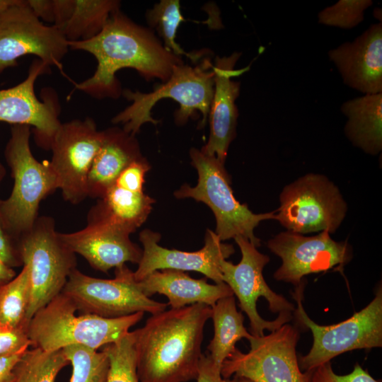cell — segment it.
I'll use <instances>...</instances> for the list:
<instances>
[{"label": "cell", "instance_id": "obj_1", "mask_svg": "<svg viewBox=\"0 0 382 382\" xmlns=\"http://www.w3.org/2000/svg\"><path fill=\"white\" fill-rule=\"evenodd\" d=\"M68 44L69 49L89 52L96 59L93 76L75 83V89L98 99L120 96L122 90L115 74L122 69H134L148 81L158 79L165 82L173 68L183 63L181 57L167 50L149 29L136 24L120 11L110 16L95 37Z\"/></svg>", "mask_w": 382, "mask_h": 382}, {"label": "cell", "instance_id": "obj_2", "mask_svg": "<svg viewBox=\"0 0 382 382\" xmlns=\"http://www.w3.org/2000/svg\"><path fill=\"white\" fill-rule=\"evenodd\" d=\"M212 307L195 303L153 314L132 331L139 382L196 379L204 328Z\"/></svg>", "mask_w": 382, "mask_h": 382}, {"label": "cell", "instance_id": "obj_3", "mask_svg": "<svg viewBox=\"0 0 382 382\" xmlns=\"http://www.w3.org/2000/svg\"><path fill=\"white\" fill-rule=\"evenodd\" d=\"M73 301L59 294L30 319L27 332L31 347L47 352L81 345L98 350L115 342L141 320L144 312L117 318L76 315Z\"/></svg>", "mask_w": 382, "mask_h": 382}, {"label": "cell", "instance_id": "obj_4", "mask_svg": "<svg viewBox=\"0 0 382 382\" xmlns=\"http://www.w3.org/2000/svg\"><path fill=\"white\" fill-rule=\"evenodd\" d=\"M30 137L29 126L12 125L4 151L13 186L10 196L0 202V220L17 241L34 225L41 201L59 189L50 161L40 162L33 155Z\"/></svg>", "mask_w": 382, "mask_h": 382}, {"label": "cell", "instance_id": "obj_5", "mask_svg": "<svg viewBox=\"0 0 382 382\" xmlns=\"http://www.w3.org/2000/svg\"><path fill=\"white\" fill-rule=\"evenodd\" d=\"M213 64L209 59H204L195 66L183 63L173 68L170 78L156 86L150 93L133 92L129 89L122 94L132 104L112 119L115 124L122 123L123 129L134 136L141 126L146 122L154 125L158 120L151 116V109L163 98H172L180 104L175 112V120L178 125L185 124L199 111L202 115L201 125L206 123L214 94Z\"/></svg>", "mask_w": 382, "mask_h": 382}, {"label": "cell", "instance_id": "obj_6", "mask_svg": "<svg viewBox=\"0 0 382 382\" xmlns=\"http://www.w3.org/2000/svg\"><path fill=\"white\" fill-rule=\"evenodd\" d=\"M234 240L241 250V260L237 265L221 261L222 280L237 296L241 311L248 316L252 335L262 337L265 330L272 332L289 322L295 307L274 292L264 279L262 270L270 257L242 236Z\"/></svg>", "mask_w": 382, "mask_h": 382}, {"label": "cell", "instance_id": "obj_7", "mask_svg": "<svg viewBox=\"0 0 382 382\" xmlns=\"http://www.w3.org/2000/svg\"><path fill=\"white\" fill-rule=\"evenodd\" d=\"M190 154L198 173V182L195 187L183 185L175 192V197H191L208 205L215 216V233L220 241L242 236L258 248L260 240L255 236L254 230L261 221L275 219V211L262 214L251 212L235 198L224 163L196 149H192Z\"/></svg>", "mask_w": 382, "mask_h": 382}, {"label": "cell", "instance_id": "obj_8", "mask_svg": "<svg viewBox=\"0 0 382 382\" xmlns=\"http://www.w3.org/2000/svg\"><path fill=\"white\" fill-rule=\"evenodd\" d=\"M23 265L29 268L30 299L25 316L28 326L34 314L62 293L76 267V254L56 231L50 216H38L29 231L18 240Z\"/></svg>", "mask_w": 382, "mask_h": 382}, {"label": "cell", "instance_id": "obj_9", "mask_svg": "<svg viewBox=\"0 0 382 382\" xmlns=\"http://www.w3.org/2000/svg\"><path fill=\"white\" fill-rule=\"evenodd\" d=\"M304 283L293 294L297 308L295 316L300 323L311 330L313 342L309 352L298 359L301 370L313 371L334 357L354 349L382 346V289L374 299L352 317L336 324L320 325L312 320L302 305Z\"/></svg>", "mask_w": 382, "mask_h": 382}, {"label": "cell", "instance_id": "obj_10", "mask_svg": "<svg viewBox=\"0 0 382 382\" xmlns=\"http://www.w3.org/2000/svg\"><path fill=\"white\" fill-rule=\"evenodd\" d=\"M347 212L340 190L325 175L310 173L285 185L275 220L286 231L305 234L334 233Z\"/></svg>", "mask_w": 382, "mask_h": 382}, {"label": "cell", "instance_id": "obj_11", "mask_svg": "<svg viewBox=\"0 0 382 382\" xmlns=\"http://www.w3.org/2000/svg\"><path fill=\"white\" fill-rule=\"evenodd\" d=\"M299 336L298 328L288 323L269 335H253L248 353L236 348L224 361L222 377L243 376L254 382H310L313 370L302 372L296 355Z\"/></svg>", "mask_w": 382, "mask_h": 382}, {"label": "cell", "instance_id": "obj_12", "mask_svg": "<svg viewBox=\"0 0 382 382\" xmlns=\"http://www.w3.org/2000/svg\"><path fill=\"white\" fill-rule=\"evenodd\" d=\"M115 278L104 279L85 274L76 268L70 274L62 294L70 299L82 314L117 318L137 312L151 315L166 310L167 303L146 296L139 289L134 272L126 265L115 268Z\"/></svg>", "mask_w": 382, "mask_h": 382}, {"label": "cell", "instance_id": "obj_13", "mask_svg": "<svg viewBox=\"0 0 382 382\" xmlns=\"http://www.w3.org/2000/svg\"><path fill=\"white\" fill-rule=\"evenodd\" d=\"M69 49L62 33L54 25H45L27 0H18L0 15V74L28 54L62 71V60Z\"/></svg>", "mask_w": 382, "mask_h": 382}, {"label": "cell", "instance_id": "obj_14", "mask_svg": "<svg viewBox=\"0 0 382 382\" xmlns=\"http://www.w3.org/2000/svg\"><path fill=\"white\" fill-rule=\"evenodd\" d=\"M103 137L90 117L61 123L51 144L50 163L66 202L76 204L88 197V172Z\"/></svg>", "mask_w": 382, "mask_h": 382}, {"label": "cell", "instance_id": "obj_15", "mask_svg": "<svg viewBox=\"0 0 382 382\" xmlns=\"http://www.w3.org/2000/svg\"><path fill=\"white\" fill-rule=\"evenodd\" d=\"M267 245L282 260V265L274 273V279L296 287L304 276L335 267L340 270L352 258L349 243L333 240L325 231L313 236L282 231L270 238Z\"/></svg>", "mask_w": 382, "mask_h": 382}, {"label": "cell", "instance_id": "obj_16", "mask_svg": "<svg viewBox=\"0 0 382 382\" xmlns=\"http://www.w3.org/2000/svg\"><path fill=\"white\" fill-rule=\"evenodd\" d=\"M50 66L39 59L31 63L25 79L13 87L0 90V122L33 127L36 144L50 149L61 122L59 105L54 93L40 100L34 86L39 76L48 74Z\"/></svg>", "mask_w": 382, "mask_h": 382}, {"label": "cell", "instance_id": "obj_17", "mask_svg": "<svg viewBox=\"0 0 382 382\" xmlns=\"http://www.w3.org/2000/svg\"><path fill=\"white\" fill-rule=\"evenodd\" d=\"M139 240L143 250L138 268L134 272L136 282L141 281L156 270L170 269L198 272L216 284H220L224 282L221 261L235 252L232 245L223 243L215 232L209 229L205 235L204 247L195 252L161 247L158 243L160 235L148 229L140 233Z\"/></svg>", "mask_w": 382, "mask_h": 382}, {"label": "cell", "instance_id": "obj_18", "mask_svg": "<svg viewBox=\"0 0 382 382\" xmlns=\"http://www.w3.org/2000/svg\"><path fill=\"white\" fill-rule=\"evenodd\" d=\"M241 53L228 57H216L213 64L214 94L209 112L210 134L201 151L216 157L224 163L228 146L236 135L238 110L235 101L239 96L240 83L231 78L243 74L246 67L236 70L234 66Z\"/></svg>", "mask_w": 382, "mask_h": 382}, {"label": "cell", "instance_id": "obj_19", "mask_svg": "<svg viewBox=\"0 0 382 382\" xmlns=\"http://www.w3.org/2000/svg\"><path fill=\"white\" fill-rule=\"evenodd\" d=\"M328 57L349 87L365 94L382 93V23L371 25L352 42L330 50Z\"/></svg>", "mask_w": 382, "mask_h": 382}, {"label": "cell", "instance_id": "obj_20", "mask_svg": "<svg viewBox=\"0 0 382 382\" xmlns=\"http://www.w3.org/2000/svg\"><path fill=\"white\" fill-rule=\"evenodd\" d=\"M129 233L102 222H89L72 233H59L60 238L75 253L83 257L94 269L108 272L126 262L139 263L142 250L129 238Z\"/></svg>", "mask_w": 382, "mask_h": 382}, {"label": "cell", "instance_id": "obj_21", "mask_svg": "<svg viewBox=\"0 0 382 382\" xmlns=\"http://www.w3.org/2000/svg\"><path fill=\"white\" fill-rule=\"evenodd\" d=\"M137 283L147 297L165 295L167 305L174 309L195 303L212 307L219 299L233 295L224 282L210 284L204 279H192L183 271L170 269L156 270Z\"/></svg>", "mask_w": 382, "mask_h": 382}, {"label": "cell", "instance_id": "obj_22", "mask_svg": "<svg viewBox=\"0 0 382 382\" xmlns=\"http://www.w3.org/2000/svg\"><path fill=\"white\" fill-rule=\"evenodd\" d=\"M103 132L102 144L88 172V197L101 198L120 173L141 157L134 136L118 128Z\"/></svg>", "mask_w": 382, "mask_h": 382}, {"label": "cell", "instance_id": "obj_23", "mask_svg": "<svg viewBox=\"0 0 382 382\" xmlns=\"http://www.w3.org/2000/svg\"><path fill=\"white\" fill-rule=\"evenodd\" d=\"M88 214L87 223L102 222L134 232L146 219L153 199L143 191L113 184Z\"/></svg>", "mask_w": 382, "mask_h": 382}, {"label": "cell", "instance_id": "obj_24", "mask_svg": "<svg viewBox=\"0 0 382 382\" xmlns=\"http://www.w3.org/2000/svg\"><path fill=\"white\" fill-rule=\"evenodd\" d=\"M347 117L344 131L352 144L371 155L382 149V93L365 94L340 108Z\"/></svg>", "mask_w": 382, "mask_h": 382}, {"label": "cell", "instance_id": "obj_25", "mask_svg": "<svg viewBox=\"0 0 382 382\" xmlns=\"http://www.w3.org/2000/svg\"><path fill=\"white\" fill-rule=\"evenodd\" d=\"M214 337L207 349L214 363L221 369L224 361L235 350L236 344L242 338L250 340L253 335L243 325L244 317L237 311L233 296L219 299L212 307Z\"/></svg>", "mask_w": 382, "mask_h": 382}, {"label": "cell", "instance_id": "obj_26", "mask_svg": "<svg viewBox=\"0 0 382 382\" xmlns=\"http://www.w3.org/2000/svg\"><path fill=\"white\" fill-rule=\"evenodd\" d=\"M120 6V1L115 0H74L70 18L58 29L68 42L88 40L103 30Z\"/></svg>", "mask_w": 382, "mask_h": 382}, {"label": "cell", "instance_id": "obj_27", "mask_svg": "<svg viewBox=\"0 0 382 382\" xmlns=\"http://www.w3.org/2000/svg\"><path fill=\"white\" fill-rule=\"evenodd\" d=\"M69 364L62 349H28L15 367L12 382H54L59 372Z\"/></svg>", "mask_w": 382, "mask_h": 382}, {"label": "cell", "instance_id": "obj_28", "mask_svg": "<svg viewBox=\"0 0 382 382\" xmlns=\"http://www.w3.org/2000/svg\"><path fill=\"white\" fill-rule=\"evenodd\" d=\"M30 299L29 268L23 265L18 275L0 287V322L17 327L25 323Z\"/></svg>", "mask_w": 382, "mask_h": 382}, {"label": "cell", "instance_id": "obj_29", "mask_svg": "<svg viewBox=\"0 0 382 382\" xmlns=\"http://www.w3.org/2000/svg\"><path fill=\"white\" fill-rule=\"evenodd\" d=\"M150 27L155 28L163 40L164 47L174 54L185 55L193 62H197L203 52L190 53L185 52L175 41L176 33L185 18L180 11L178 0H161L156 4L146 14Z\"/></svg>", "mask_w": 382, "mask_h": 382}, {"label": "cell", "instance_id": "obj_30", "mask_svg": "<svg viewBox=\"0 0 382 382\" xmlns=\"http://www.w3.org/2000/svg\"><path fill=\"white\" fill-rule=\"evenodd\" d=\"M62 350L72 366L70 382H106L110 361L104 349L71 345Z\"/></svg>", "mask_w": 382, "mask_h": 382}, {"label": "cell", "instance_id": "obj_31", "mask_svg": "<svg viewBox=\"0 0 382 382\" xmlns=\"http://www.w3.org/2000/svg\"><path fill=\"white\" fill-rule=\"evenodd\" d=\"M103 349L110 361L106 382H139L132 331L105 345Z\"/></svg>", "mask_w": 382, "mask_h": 382}, {"label": "cell", "instance_id": "obj_32", "mask_svg": "<svg viewBox=\"0 0 382 382\" xmlns=\"http://www.w3.org/2000/svg\"><path fill=\"white\" fill-rule=\"evenodd\" d=\"M373 4L371 0H340L318 14V23L342 29H351L364 21V11Z\"/></svg>", "mask_w": 382, "mask_h": 382}, {"label": "cell", "instance_id": "obj_33", "mask_svg": "<svg viewBox=\"0 0 382 382\" xmlns=\"http://www.w3.org/2000/svg\"><path fill=\"white\" fill-rule=\"evenodd\" d=\"M28 5L40 20L59 28L70 18L74 0H27Z\"/></svg>", "mask_w": 382, "mask_h": 382}, {"label": "cell", "instance_id": "obj_34", "mask_svg": "<svg viewBox=\"0 0 382 382\" xmlns=\"http://www.w3.org/2000/svg\"><path fill=\"white\" fill-rule=\"evenodd\" d=\"M30 346L27 327H13L0 322V357L14 354Z\"/></svg>", "mask_w": 382, "mask_h": 382}, {"label": "cell", "instance_id": "obj_35", "mask_svg": "<svg viewBox=\"0 0 382 382\" xmlns=\"http://www.w3.org/2000/svg\"><path fill=\"white\" fill-rule=\"evenodd\" d=\"M310 382H379L356 364L352 372L346 375H338L332 370L330 361L320 365L312 373Z\"/></svg>", "mask_w": 382, "mask_h": 382}, {"label": "cell", "instance_id": "obj_36", "mask_svg": "<svg viewBox=\"0 0 382 382\" xmlns=\"http://www.w3.org/2000/svg\"><path fill=\"white\" fill-rule=\"evenodd\" d=\"M149 166L141 157L130 163L118 175L114 184L122 188L141 192Z\"/></svg>", "mask_w": 382, "mask_h": 382}, {"label": "cell", "instance_id": "obj_37", "mask_svg": "<svg viewBox=\"0 0 382 382\" xmlns=\"http://www.w3.org/2000/svg\"><path fill=\"white\" fill-rule=\"evenodd\" d=\"M0 259L11 267L23 265L18 241L6 230L0 220Z\"/></svg>", "mask_w": 382, "mask_h": 382}, {"label": "cell", "instance_id": "obj_38", "mask_svg": "<svg viewBox=\"0 0 382 382\" xmlns=\"http://www.w3.org/2000/svg\"><path fill=\"white\" fill-rule=\"evenodd\" d=\"M197 382H238L236 377L224 378L221 376V369L218 367L209 354H202L197 376Z\"/></svg>", "mask_w": 382, "mask_h": 382}, {"label": "cell", "instance_id": "obj_39", "mask_svg": "<svg viewBox=\"0 0 382 382\" xmlns=\"http://www.w3.org/2000/svg\"><path fill=\"white\" fill-rule=\"evenodd\" d=\"M27 349L21 350L12 355L0 357V382L13 381L15 367Z\"/></svg>", "mask_w": 382, "mask_h": 382}, {"label": "cell", "instance_id": "obj_40", "mask_svg": "<svg viewBox=\"0 0 382 382\" xmlns=\"http://www.w3.org/2000/svg\"><path fill=\"white\" fill-rule=\"evenodd\" d=\"M16 272L0 259V282L6 283L16 277Z\"/></svg>", "mask_w": 382, "mask_h": 382}, {"label": "cell", "instance_id": "obj_41", "mask_svg": "<svg viewBox=\"0 0 382 382\" xmlns=\"http://www.w3.org/2000/svg\"><path fill=\"white\" fill-rule=\"evenodd\" d=\"M18 0H0V15L8 7L17 2Z\"/></svg>", "mask_w": 382, "mask_h": 382}, {"label": "cell", "instance_id": "obj_42", "mask_svg": "<svg viewBox=\"0 0 382 382\" xmlns=\"http://www.w3.org/2000/svg\"><path fill=\"white\" fill-rule=\"evenodd\" d=\"M374 16L381 22V8H376L374 11Z\"/></svg>", "mask_w": 382, "mask_h": 382}, {"label": "cell", "instance_id": "obj_43", "mask_svg": "<svg viewBox=\"0 0 382 382\" xmlns=\"http://www.w3.org/2000/svg\"><path fill=\"white\" fill-rule=\"evenodd\" d=\"M6 173V169H5L4 166L0 162V183H1L4 178L5 177ZM1 199H0V202H1Z\"/></svg>", "mask_w": 382, "mask_h": 382}, {"label": "cell", "instance_id": "obj_44", "mask_svg": "<svg viewBox=\"0 0 382 382\" xmlns=\"http://www.w3.org/2000/svg\"><path fill=\"white\" fill-rule=\"evenodd\" d=\"M236 377V376H235ZM237 379H238V382H254L253 381H252L251 379L248 378H246V377H236Z\"/></svg>", "mask_w": 382, "mask_h": 382}, {"label": "cell", "instance_id": "obj_45", "mask_svg": "<svg viewBox=\"0 0 382 382\" xmlns=\"http://www.w3.org/2000/svg\"><path fill=\"white\" fill-rule=\"evenodd\" d=\"M3 284H4V283L0 282V287Z\"/></svg>", "mask_w": 382, "mask_h": 382}]
</instances>
